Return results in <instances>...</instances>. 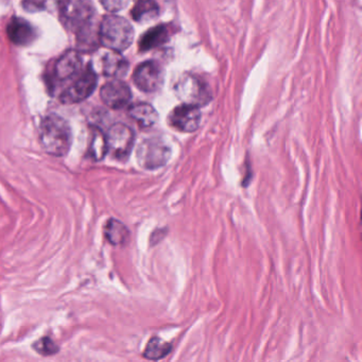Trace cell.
<instances>
[{
  "label": "cell",
  "instance_id": "9a60e30c",
  "mask_svg": "<svg viewBox=\"0 0 362 362\" xmlns=\"http://www.w3.org/2000/svg\"><path fill=\"white\" fill-rule=\"evenodd\" d=\"M103 74L107 77L120 78L126 75L129 69V63L120 54V52L112 50L103 59Z\"/></svg>",
  "mask_w": 362,
  "mask_h": 362
},
{
  "label": "cell",
  "instance_id": "8fae6325",
  "mask_svg": "<svg viewBox=\"0 0 362 362\" xmlns=\"http://www.w3.org/2000/svg\"><path fill=\"white\" fill-rule=\"evenodd\" d=\"M7 33L10 41L18 46L30 45L37 39L35 27L22 18H12L8 25Z\"/></svg>",
  "mask_w": 362,
  "mask_h": 362
},
{
  "label": "cell",
  "instance_id": "ac0fdd59",
  "mask_svg": "<svg viewBox=\"0 0 362 362\" xmlns=\"http://www.w3.org/2000/svg\"><path fill=\"white\" fill-rule=\"evenodd\" d=\"M107 153H109V146H107V135L100 129L93 127L88 156L96 162H100L105 160Z\"/></svg>",
  "mask_w": 362,
  "mask_h": 362
},
{
  "label": "cell",
  "instance_id": "2e32d148",
  "mask_svg": "<svg viewBox=\"0 0 362 362\" xmlns=\"http://www.w3.org/2000/svg\"><path fill=\"white\" fill-rule=\"evenodd\" d=\"M169 39L168 28L166 26H158L147 31L139 40V50L148 52L166 43Z\"/></svg>",
  "mask_w": 362,
  "mask_h": 362
},
{
  "label": "cell",
  "instance_id": "4fadbf2b",
  "mask_svg": "<svg viewBox=\"0 0 362 362\" xmlns=\"http://www.w3.org/2000/svg\"><path fill=\"white\" fill-rule=\"evenodd\" d=\"M100 44L99 40V28L94 23L86 25L77 31V48L79 52H93L98 48Z\"/></svg>",
  "mask_w": 362,
  "mask_h": 362
},
{
  "label": "cell",
  "instance_id": "52a82bcc",
  "mask_svg": "<svg viewBox=\"0 0 362 362\" xmlns=\"http://www.w3.org/2000/svg\"><path fill=\"white\" fill-rule=\"evenodd\" d=\"M96 73L90 65L88 69L83 71L78 78L77 81L74 82L69 88L64 90L61 95L60 100L64 105H75L88 99L94 93L97 86Z\"/></svg>",
  "mask_w": 362,
  "mask_h": 362
},
{
  "label": "cell",
  "instance_id": "5b68a950",
  "mask_svg": "<svg viewBox=\"0 0 362 362\" xmlns=\"http://www.w3.org/2000/svg\"><path fill=\"white\" fill-rule=\"evenodd\" d=\"M94 14L92 0H65L61 6V21L75 33L93 22Z\"/></svg>",
  "mask_w": 362,
  "mask_h": 362
},
{
  "label": "cell",
  "instance_id": "6da1fadb",
  "mask_svg": "<svg viewBox=\"0 0 362 362\" xmlns=\"http://www.w3.org/2000/svg\"><path fill=\"white\" fill-rule=\"evenodd\" d=\"M40 141L42 147L50 156L58 158L66 156L73 141L69 122L57 114L46 116L40 128Z\"/></svg>",
  "mask_w": 362,
  "mask_h": 362
},
{
  "label": "cell",
  "instance_id": "3957f363",
  "mask_svg": "<svg viewBox=\"0 0 362 362\" xmlns=\"http://www.w3.org/2000/svg\"><path fill=\"white\" fill-rule=\"evenodd\" d=\"M170 156V147L160 137L145 139L137 148V162L141 168L147 170L162 168L167 164Z\"/></svg>",
  "mask_w": 362,
  "mask_h": 362
},
{
  "label": "cell",
  "instance_id": "44dd1931",
  "mask_svg": "<svg viewBox=\"0 0 362 362\" xmlns=\"http://www.w3.org/2000/svg\"><path fill=\"white\" fill-rule=\"evenodd\" d=\"M59 5V0H23V7L30 13L48 11Z\"/></svg>",
  "mask_w": 362,
  "mask_h": 362
},
{
  "label": "cell",
  "instance_id": "7c38bea8",
  "mask_svg": "<svg viewBox=\"0 0 362 362\" xmlns=\"http://www.w3.org/2000/svg\"><path fill=\"white\" fill-rule=\"evenodd\" d=\"M82 69V59L79 52L69 50L65 52L54 64V77L59 81H66L79 74Z\"/></svg>",
  "mask_w": 362,
  "mask_h": 362
},
{
  "label": "cell",
  "instance_id": "7a4b0ae2",
  "mask_svg": "<svg viewBox=\"0 0 362 362\" xmlns=\"http://www.w3.org/2000/svg\"><path fill=\"white\" fill-rule=\"evenodd\" d=\"M134 39V30L130 23L116 16L103 18L99 27L101 45L113 52H122L128 49Z\"/></svg>",
  "mask_w": 362,
  "mask_h": 362
},
{
  "label": "cell",
  "instance_id": "d6986e66",
  "mask_svg": "<svg viewBox=\"0 0 362 362\" xmlns=\"http://www.w3.org/2000/svg\"><path fill=\"white\" fill-rule=\"evenodd\" d=\"M105 235L107 240L113 245H124L130 238V232L122 222L116 219H110L105 226Z\"/></svg>",
  "mask_w": 362,
  "mask_h": 362
},
{
  "label": "cell",
  "instance_id": "603a6c76",
  "mask_svg": "<svg viewBox=\"0 0 362 362\" xmlns=\"http://www.w3.org/2000/svg\"><path fill=\"white\" fill-rule=\"evenodd\" d=\"M101 5L110 12H118L124 9L130 0H100Z\"/></svg>",
  "mask_w": 362,
  "mask_h": 362
},
{
  "label": "cell",
  "instance_id": "ffe728a7",
  "mask_svg": "<svg viewBox=\"0 0 362 362\" xmlns=\"http://www.w3.org/2000/svg\"><path fill=\"white\" fill-rule=\"evenodd\" d=\"M171 351H173V346L170 343L154 337L148 342L144 351V357L149 360H160L166 357Z\"/></svg>",
  "mask_w": 362,
  "mask_h": 362
},
{
  "label": "cell",
  "instance_id": "7402d4cb",
  "mask_svg": "<svg viewBox=\"0 0 362 362\" xmlns=\"http://www.w3.org/2000/svg\"><path fill=\"white\" fill-rule=\"evenodd\" d=\"M33 349L43 356H52L58 353L59 347L49 337H44L33 344Z\"/></svg>",
  "mask_w": 362,
  "mask_h": 362
},
{
  "label": "cell",
  "instance_id": "9c48e42d",
  "mask_svg": "<svg viewBox=\"0 0 362 362\" xmlns=\"http://www.w3.org/2000/svg\"><path fill=\"white\" fill-rule=\"evenodd\" d=\"M201 117L202 115L198 107L183 103L173 110L169 115V124L181 132L192 133L200 127Z\"/></svg>",
  "mask_w": 362,
  "mask_h": 362
},
{
  "label": "cell",
  "instance_id": "277c9868",
  "mask_svg": "<svg viewBox=\"0 0 362 362\" xmlns=\"http://www.w3.org/2000/svg\"><path fill=\"white\" fill-rule=\"evenodd\" d=\"M175 92L182 103L198 107L207 105L211 99L209 86L200 78L187 74L177 80Z\"/></svg>",
  "mask_w": 362,
  "mask_h": 362
},
{
  "label": "cell",
  "instance_id": "ba28073f",
  "mask_svg": "<svg viewBox=\"0 0 362 362\" xmlns=\"http://www.w3.org/2000/svg\"><path fill=\"white\" fill-rule=\"evenodd\" d=\"M135 86L145 93H154L164 83V71L158 63L148 61L137 66L133 75Z\"/></svg>",
  "mask_w": 362,
  "mask_h": 362
},
{
  "label": "cell",
  "instance_id": "e0dca14e",
  "mask_svg": "<svg viewBox=\"0 0 362 362\" xmlns=\"http://www.w3.org/2000/svg\"><path fill=\"white\" fill-rule=\"evenodd\" d=\"M160 14V8L154 0H139L131 11L133 20L147 23L156 20Z\"/></svg>",
  "mask_w": 362,
  "mask_h": 362
},
{
  "label": "cell",
  "instance_id": "5bb4252c",
  "mask_svg": "<svg viewBox=\"0 0 362 362\" xmlns=\"http://www.w3.org/2000/svg\"><path fill=\"white\" fill-rule=\"evenodd\" d=\"M129 115L143 129L151 128L158 120V112L148 103H137L132 105L129 109Z\"/></svg>",
  "mask_w": 362,
  "mask_h": 362
},
{
  "label": "cell",
  "instance_id": "8992f818",
  "mask_svg": "<svg viewBox=\"0 0 362 362\" xmlns=\"http://www.w3.org/2000/svg\"><path fill=\"white\" fill-rule=\"evenodd\" d=\"M107 141L113 158L124 162L130 158L134 147V131L124 124H113L107 132Z\"/></svg>",
  "mask_w": 362,
  "mask_h": 362
},
{
  "label": "cell",
  "instance_id": "30bf717a",
  "mask_svg": "<svg viewBox=\"0 0 362 362\" xmlns=\"http://www.w3.org/2000/svg\"><path fill=\"white\" fill-rule=\"evenodd\" d=\"M101 99L110 109L119 110L126 107L132 98L128 84L122 80H112L103 86L100 90Z\"/></svg>",
  "mask_w": 362,
  "mask_h": 362
}]
</instances>
